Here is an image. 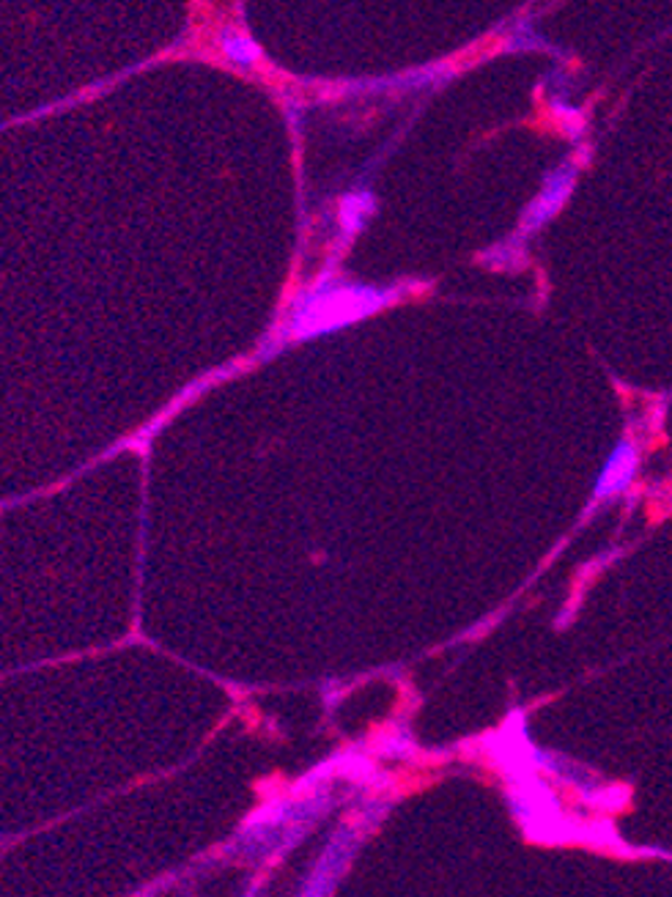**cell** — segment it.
Segmentation results:
<instances>
[{"mask_svg":"<svg viewBox=\"0 0 672 897\" xmlns=\"http://www.w3.org/2000/svg\"><path fill=\"white\" fill-rule=\"evenodd\" d=\"M335 805L332 785L291 787L289 794H275L264 801L233 839L223 848L226 857H237L250 864H264L267 859L289 851L302 843L310 829Z\"/></svg>","mask_w":672,"mask_h":897,"instance_id":"obj_1","label":"cell"},{"mask_svg":"<svg viewBox=\"0 0 672 897\" xmlns=\"http://www.w3.org/2000/svg\"><path fill=\"white\" fill-rule=\"evenodd\" d=\"M574 179H576L574 168L562 165V168H557L555 174H551L549 179L544 181V187H541V195L535 198L533 203H530L528 215H524V228H528V231H533V228H541L546 220H551V217L560 212V206L566 203V198L571 195Z\"/></svg>","mask_w":672,"mask_h":897,"instance_id":"obj_4","label":"cell"},{"mask_svg":"<svg viewBox=\"0 0 672 897\" xmlns=\"http://www.w3.org/2000/svg\"><path fill=\"white\" fill-rule=\"evenodd\" d=\"M634 472H637V451H634L632 442L623 440L614 447L612 456L607 458V464H604L601 478L596 483V497L604 500L620 494L632 483Z\"/></svg>","mask_w":672,"mask_h":897,"instance_id":"obj_5","label":"cell"},{"mask_svg":"<svg viewBox=\"0 0 672 897\" xmlns=\"http://www.w3.org/2000/svg\"><path fill=\"white\" fill-rule=\"evenodd\" d=\"M220 45L226 59L237 66H253L255 61L262 59V52L253 45V39L248 34H239V30H223Z\"/></svg>","mask_w":672,"mask_h":897,"instance_id":"obj_6","label":"cell"},{"mask_svg":"<svg viewBox=\"0 0 672 897\" xmlns=\"http://www.w3.org/2000/svg\"><path fill=\"white\" fill-rule=\"evenodd\" d=\"M357 826L346 823V826L338 829L332 834V839L327 843L325 851L319 854V859L314 862L310 873L305 875V884H302L300 895L296 897H330L335 884L341 881V875L346 873L348 862L354 857V848H357Z\"/></svg>","mask_w":672,"mask_h":897,"instance_id":"obj_3","label":"cell"},{"mask_svg":"<svg viewBox=\"0 0 672 897\" xmlns=\"http://www.w3.org/2000/svg\"><path fill=\"white\" fill-rule=\"evenodd\" d=\"M390 300L388 291L366 289V286L327 283L314 289L296 302L291 313L289 332L294 338H314L321 332L341 330L352 321L363 319Z\"/></svg>","mask_w":672,"mask_h":897,"instance_id":"obj_2","label":"cell"}]
</instances>
